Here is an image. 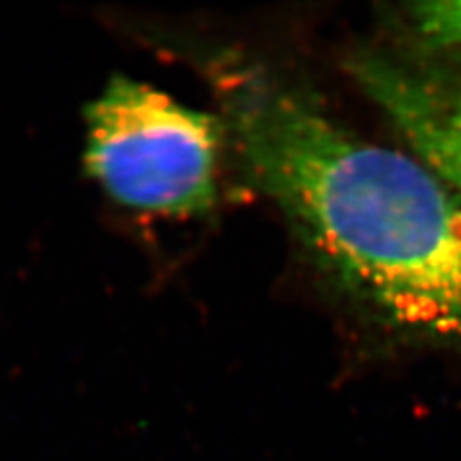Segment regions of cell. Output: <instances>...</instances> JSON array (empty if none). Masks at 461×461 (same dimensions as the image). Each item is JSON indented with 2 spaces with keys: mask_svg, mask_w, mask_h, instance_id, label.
I'll use <instances>...</instances> for the list:
<instances>
[{
  "mask_svg": "<svg viewBox=\"0 0 461 461\" xmlns=\"http://www.w3.org/2000/svg\"><path fill=\"white\" fill-rule=\"evenodd\" d=\"M215 89L242 167L325 269L386 321L461 344V196L266 68L225 60Z\"/></svg>",
  "mask_w": 461,
  "mask_h": 461,
  "instance_id": "6da1fadb",
  "label": "cell"
},
{
  "mask_svg": "<svg viewBox=\"0 0 461 461\" xmlns=\"http://www.w3.org/2000/svg\"><path fill=\"white\" fill-rule=\"evenodd\" d=\"M223 135L213 115L150 85L115 77L86 110L85 164L127 208L196 215L218 196Z\"/></svg>",
  "mask_w": 461,
  "mask_h": 461,
  "instance_id": "7a4b0ae2",
  "label": "cell"
},
{
  "mask_svg": "<svg viewBox=\"0 0 461 461\" xmlns=\"http://www.w3.org/2000/svg\"><path fill=\"white\" fill-rule=\"evenodd\" d=\"M354 74L420 162L461 196V71L364 54Z\"/></svg>",
  "mask_w": 461,
  "mask_h": 461,
  "instance_id": "3957f363",
  "label": "cell"
},
{
  "mask_svg": "<svg viewBox=\"0 0 461 461\" xmlns=\"http://www.w3.org/2000/svg\"><path fill=\"white\" fill-rule=\"evenodd\" d=\"M415 29L437 47L461 45V3H427L413 8Z\"/></svg>",
  "mask_w": 461,
  "mask_h": 461,
  "instance_id": "277c9868",
  "label": "cell"
}]
</instances>
